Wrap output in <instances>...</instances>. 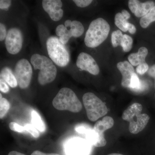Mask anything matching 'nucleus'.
<instances>
[{"instance_id": "nucleus-26", "label": "nucleus", "mask_w": 155, "mask_h": 155, "mask_svg": "<svg viewBox=\"0 0 155 155\" xmlns=\"http://www.w3.org/2000/svg\"><path fill=\"white\" fill-rule=\"evenodd\" d=\"M24 127L25 131L31 134L35 138H38L39 137L40 134L38 130L32 124L27 123L24 125Z\"/></svg>"}, {"instance_id": "nucleus-16", "label": "nucleus", "mask_w": 155, "mask_h": 155, "mask_svg": "<svg viewBox=\"0 0 155 155\" xmlns=\"http://www.w3.org/2000/svg\"><path fill=\"white\" fill-rule=\"evenodd\" d=\"M148 53V51L146 48L142 47L140 48L137 53H132L128 56L129 63L133 66H138L140 64L145 63V59Z\"/></svg>"}, {"instance_id": "nucleus-24", "label": "nucleus", "mask_w": 155, "mask_h": 155, "mask_svg": "<svg viewBox=\"0 0 155 155\" xmlns=\"http://www.w3.org/2000/svg\"><path fill=\"white\" fill-rule=\"evenodd\" d=\"M123 37V34L121 31L117 30L113 31L111 36V41L114 47L116 48L118 46H121Z\"/></svg>"}, {"instance_id": "nucleus-34", "label": "nucleus", "mask_w": 155, "mask_h": 155, "mask_svg": "<svg viewBox=\"0 0 155 155\" xmlns=\"http://www.w3.org/2000/svg\"><path fill=\"white\" fill-rule=\"evenodd\" d=\"M0 90L4 93L8 92L10 89L8 84L2 79H0Z\"/></svg>"}, {"instance_id": "nucleus-19", "label": "nucleus", "mask_w": 155, "mask_h": 155, "mask_svg": "<svg viewBox=\"0 0 155 155\" xmlns=\"http://www.w3.org/2000/svg\"><path fill=\"white\" fill-rule=\"evenodd\" d=\"M69 29L72 33V37L78 38L81 36L84 32V27L82 23L77 20L72 21Z\"/></svg>"}, {"instance_id": "nucleus-33", "label": "nucleus", "mask_w": 155, "mask_h": 155, "mask_svg": "<svg viewBox=\"0 0 155 155\" xmlns=\"http://www.w3.org/2000/svg\"><path fill=\"white\" fill-rule=\"evenodd\" d=\"M11 5L10 0H1L0 1V8L2 10H8Z\"/></svg>"}, {"instance_id": "nucleus-1", "label": "nucleus", "mask_w": 155, "mask_h": 155, "mask_svg": "<svg viewBox=\"0 0 155 155\" xmlns=\"http://www.w3.org/2000/svg\"><path fill=\"white\" fill-rule=\"evenodd\" d=\"M110 29L109 23L103 18H97L92 21L84 38L86 46L90 48L99 46L107 38Z\"/></svg>"}, {"instance_id": "nucleus-23", "label": "nucleus", "mask_w": 155, "mask_h": 155, "mask_svg": "<svg viewBox=\"0 0 155 155\" xmlns=\"http://www.w3.org/2000/svg\"><path fill=\"white\" fill-rule=\"evenodd\" d=\"M133 43V39L131 37L127 35H123L121 46L124 52H128L130 51L132 48Z\"/></svg>"}, {"instance_id": "nucleus-9", "label": "nucleus", "mask_w": 155, "mask_h": 155, "mask_svg": "<svg viewBox=\"0 0 155 155\" xmlns=\"http://www.w3.org/2000/svg\"><path fill=\"white\" fill-rule=\"evenodd\" d=\"M78 68L87 71L93 75H97L100 72L99 67L94 58L87 53H81L76 61Z\"/></svg>"}, {"instance_id": "nucleus-40", "label": "nucleus", "mask_w": 155, "mask_h": 155, "mask_svg": "<svg viewBox=\"0 0 155 155\" xmlns=\"http://www.w3.org/2000/svg\"><path fill=\"white\" fill-rule=\"evenodd\" d=\"M107 155H124L121 154L116 153H114L110 154H108Z\"/></svg>"}, {"instance_id": "nucleus-18", "label": "nucleus", "mask_w": 155, "mask_h": 155, "mask_svg": "<svg viewBox=\"0 0 155 155\" xmlns=\"http://www.w3.org/2000/svg\"><path fill=\"white\" fill-rule=\"evenodd\" d=\"M31 117L32 125L40 132H45L46 129V127L38 113L33 110L31 111Z\"/></svg>"}, {"instance_id": "nucleus-37", "label": "nucleus", "mask_w": 155, "mask_h": 155, "mask_svg": "<svg viewBox=\"0 0 155 155\" xmlns=\"http://www.w3.org/2000/svg\"><path fill=\"white\" fill-rule=\"evenodd\" d=\"M31 155H61L59 154L54 153H43L40 151L36 150L34 151Z\"/></svg>"}, {"instance_id": "nucleus-6", "label": "nucleus", "mask_w": 155, "mask_h": 155, "mask_svg": "<svg viewBox=\"0 0 155 155\" xmlns=\"http://www.w3.org/2000/svg\"><path fill=\"white\" fill-rule=\"evenodd\" d=\"M14 75L20 88H27L30 84L32 69L28 60L22 59L17 62L14 69Z\"/></svg>"}, {"instance_id": "nucleus-20", "label": "nucleus", "mask_w": 155, "mask_h": 155, "mask_svg": "<svg viewBox=\"0 0 155 155\" xmlns=\"http://www.w3.org/2000/svg\"><path fill=\"white\" fill-rule=\"evenodd\" d=\"M154 21H155V6L147 15L142 17L140 24L143 28H146Z\"/></svg>"}, {"instance_id": "nucleus-36", "label": "nucleus", "mask_w": 155, "mask_h": 155, "mask_svg": "<svg viewBox=\"0 0 155 155\" xmlns=\"http://www.w3.org/2000/svg\"><path fill=\"white\" fill-rule=\"evenodd\" d=\"M148 74L150 76L153 78L155 79V64L148 69Z\"/></svg>"}, {"instance_id": "nucleus-39", "label": "nucleus", "mask_w": 155, "mask_h": 155, "mask_svg": "<svg viewBox=\"0 0 155 155\" xmlns=\"http://www.w3.org/2000/svg\"><path fill=\"white\" fill-rule=\"evenodd\" d=\"M8 155H25L24 154L22 153L18 152L16 151H12L10 152L9 153Z\"/></svg>"}, {"instance_id": "nucleus-25", "label": "nucleus", "mask_w": 155, "mask_h": 155, "mask_svg": "<svg viewBox=\"0 0 155 155\" xmlns=\"http://www.w3.org/2000/svg\"><path fill=\"white\" fill-rule=\"evenodd\" d=\"M141 87V81L140 80L137 74L134 73L130 80L129 88L137 90L140 89Z\"/></svg>"}, {"instance_id": "nucleus-5", "label": "nucleus", "mask_w": 155, "mask_h": 155, "mask_svg": "<svg viewBox=\"0 0 155 155\" xmlns=\"http://www.w3.org/2000/svg\"><path fill=\"white\" fill-rule=\"evenodd\" d=\"M82 100L87 118L92 122L97 121L107 114L108 108L105 104L93 93H85Z\"/></svg>"}, {"instance_id": "nucleus-17", "label": "nucleus", "mask_w": 155, "mask_h": 155, "mask_svg": "<svg viewBox=\"0 0 155 155\" xmlns=\"http://www.w3.org/2000/svg\"><path fill=\"white\" fill-rule=\"evenodd\" d=\"M0 76L1 79L4 80L11 87L14 88L18 85L15 75L9 67H5L2 69Z\"/></svg>"}, {"instance_id": "nucleus-31", "label": "nucleus", "mask_w": 155, "mask_h": 155, "mask_svg": "<svg viewBox=\"0 0 155 155\" xmlns=\"http://www.w3.org/2000/svg\"><path fill=\"white\" fill-rule=\"evenodd\" d=\"M7 33L5 26L3 23H0V41H1L6 39Z\"/></svg>"}, {"instance_id": "nucleus-35", "label": "nucleus", "mask_w": 155, "mask_h": 155, "mask_svg": "<svg viewBox=\"0 0 155 155\" xmlns=\"http://www.w3.org/2000/svg\"><path fill=\"white\" fill-rule=\"evenodd\" d=\"M127 31L131 34H134L136 32V28L133 24L128 22L127 25Z\"/></svg>"}, {"instance_id": "nucleus-41", "label": "nucleus", "mask_w": 155, "mask_h": 155, "mask_svg": "<svg viewBox=\"0 0 155 155\" xmlns=\"http://www.w3.org/2000/svg\"></svg>"}, {"instance_id": "nucleus-15", "label": "nucleus", "mask_w": 155, "mask_h": 155, "mask_svg": "<svg viewBox=\"0 0 155 155\" xmlns=\"http://www.w3.org/2000/svg\"><path fill=\"white\" fill-rule=\"evenodd\" d=\"M143 107L141 104L135 103L128 107L123 112L122 118L127 122H130L135 117L141 114Z\"/></svg>"}, {"instance_id": "nucleus-22", "label": "nucleus", "mask_w": 155, "mask_h": 155, "mask_svg": "<svg viewBox=\"0 0 155 155\" xmlns=\"http://www.w3.org/2000/svg\"><path fill=\"white\" fill-rule=\"evenodd\" d=\"M0 95V118L2 119L5 116L10 110V104L6 99L2 97V94Z\"/></svg>"}, {"instance_id": "nucleus-21", "label": "nucleus", "mask_w": 155, "mask_h": 155, "mask_svg": "<svg viewBox=\"0 0 155 155\" xmlns=\"http://www.w3.org/2000/svg\"><path fill=\"white\" fill-rule=\"evenodd\" d=\"M128 22L122 16V13H118L115 17V25L119 29L124 32L127 31V25Z\"/></svg>"}, {"instance_id": "nucleus-29", "label": "nucleus", "mask_w": 155, "mask_h": 155, "mask_svg": "<svg viewBox=\"0 0 155 155\" xmlns=\"http://www.w3.org/2000/svg\"><path fill=\"white\" fill-rule=\"evenodd\" d=\"M149 69V66L146 63H143L138 65L136 69V72L140 75H143Z\"/></svg>"}, {"instance_id": "nucleus-11", "label": "nucleus", "mask_w": 155, "mask_h": 155, "mask_svg": "<svg viewBox=\"0 0 155 155\" xmlns=\"http://www.w3.org/2000/svg\"><path fill=\"white\" fill-rule=\"evenodd\" d=\"M128 4L130 11L137 17H144L155 6L153 1L142 3L137 0H130Z\"/></svg>"}, {"instance_id": "nucleus-38", "label": "nucleus", "mask_w": 155, "mask_h": 155, "mask_svg": "<svg viewBox=\"0 0 155 155\" xmlns=\"http://www.w3.org/2000/svg\"><path fill=\"white\" fill-rule=\"evenodd\" d=\"M122 16H123V17L125 18V19H126V20H127L130 18V14H129V12H128L127 11L125 10H122Z\"/></svg>"}, {"instance_id": "nucleus-12", "label": "nucleus", "mask_w": 155, "mask_h": 155, "mask_svg": "<svg viewBox=\"0 0 155 155\" xmlns=\"http://www.w3.org/2000/svg\"><path fill=\"white\" fill-rule=\"evenodd\" d=\"M117 67L122 74V86L125 88H129L131 78L135 73L133 66L127 61H124L118 63Z\"/></svg>"}, {"instance_id": "nucleus-2", "label": "nucleus", "mask_w": 155, "mask_h": 155, "mask_svg": "<svg viewBox=\"0 0 155 155\" xmlns=\"http://www.w3.org/2000/svg\"><path fill=\"white\" fill-rule=\"evenodd\" d=\"M30 61L35 70H40L38 80L41 85H45L55 80L57 69L51 59L46 56L35 54L31 56Z\"/></svg>"}, {"instance_id": "nucleus-30", "label": "nucleus", "mask_w": 155, "mask_h": 155, "mask_svg": "<svg viewBox=\"0 0 155 155\" xmlns=\"http://www.w3.org/2000/svg\"><path fill=\"white\" fill-rule=\"evenodd\" d=\"M93 1L91 0H74L73 2L79 8H84L87 7L90 5Z\"/></svg>"}, {"instance_id": "nucleus-3", "label": "nucleus", "mask_w": 155, "mask_h": 155, "mask_svg": "<svg viewBox=\"0 0 155 155\" xmlns=\"http://www.w3.org/2000/svg\"><path fill=\"white\" fill-rule=\"evenodd\" d=\"M52 104L57 110L72 113H78L82 108L81 103L75 92L68 87H63L59 91L53 99Z\"/></svg>"}, {"instance_id": "nucleus-10", "label": "nucleus", "mask_w": 155, "mask_h": 155, "mask_svg": "<svg viewBox=\"0 0 155 155\" xmlns=\"http://www.w3.org/2000/svg\"><path fill=\"white\" fill-rule=\"evenodd\" d=\"M43 8L48 13L51 19L58 21L62 19L64 11L61 8L63 3L61 0H44L42 2Z\"/></svg>"}, {"instance_id": "nucleus-32", "label": "nucleus", "mask_w": 155, "mask_h": 155, "mask_svg": "<svg viewBox=\"0 0 155 155\" xmlns=\"http://www.w3.org/2000/svg\"><path fill=\"white\" fill-rule=\"evenodd\" d=\"M67 28L64 25H60L57 26L56 29V34L59 37L62 36L66 32Z\"/></svg>"}, {"instance_id": "nucleus-4", "label": "nucleus", "mask_w": 155, "mask_h": 155, "mask_svg": "<svg viewBox=\"0 0 155 155\" xmlns=\"http://www.w3.org/2000/svg\"><path fill=\"white\" fill-rule=\"evenodd\" d=\"M47 49L50 59L56 65L65 67L70 61V55L65 45L61 43L59 38L50 37L46 42Z\"/></svg>"}, {"instance_id": "nucleus-28", "label": "nucleus", "mask_w": 155, "mask_h": 155, "mask_svg": "<svg viewBox=\"0 0 155 155\" xmlns=\"http://www.w3.org/2000/svg\"><path fill=\"white\" fill-rule=\"evenodd\" d=\"M9 127L11 130L19 133H23L25 131L24 126H21L15 122H11L9 124Z\"/></svg>"}, {"instance_id": "nucleus-13", "label": "nucleus", "mask_w": 155, "mask_h": 155, "mask_svg": "<svg viewBox=\"0 0 155 155\" xmlns=\"http://www.w3.org/2000/svg\"><path fill=\"white\" fill-rule=\"evenodd\" d=\"M150 116L147 114H141L135 117L129 123V130L133 134H137L143 130L150 120Z\"/></svg>"}, {"instance_id": "nucleus-7", "label": "nucleus", "mask_w": 155, "mask_h": 155, "mask_svg": "<svg viewBox=\"0 0 155 155\" xmlns=\"http://www.w3.org/2000/svg\"><path fill=\"white\" fill-rule=\"evenodd\" d=\"M65 150L67 155H88L91 150V144L84 139L73 137L66 143Z\"/></svg>"}, {"instance_id": "nucleus-14", "label": "nucleus", "mask_w": 155, "mask_h": 155, "mask_svg": "<svg viewBox=\"0 0 155 155\" xmlns=\"http://www.w3.org/2000/svg\"><path fill=\"white\" fill-rule=\"evenodd\" d=\"M114 124V119L110 116H105L102 120H99L96 122L94 129L98 133L100 137L104 141H106L104 132L106 130L113 127Z\"/></svg>"}, {"instance_id": "nucleus-8", "label": "nucleus", "mask_w": 155, "mask_h": 155, "mask_svg": "<svg viewBox=\"0 0 155 155\" xmlns=\"http://www.w3.org/2000/svg\"><path fill=\"white\" fill-rule=\"evenodd\" d=\"M23 37L20 29L16 28L9 29L5 41L8 52L11 54H17L21 51Z\"/></svg>"}, {"instance_id": "nucleus-27", "label": "nucleus", "mask_w": 155, "mask_h": 155, "mask_svg": "<svg viewBox=\"0 0 155 155\" xmlns=\"http://www.w3.org/2000/svg\"><path fill=\"white\" fill-rule=\"evenodd\" d=\"M91 128L89 125L82 124L76 125L75 127V130L78 133L85 134Z\"/></svg>"}]
</instances>
